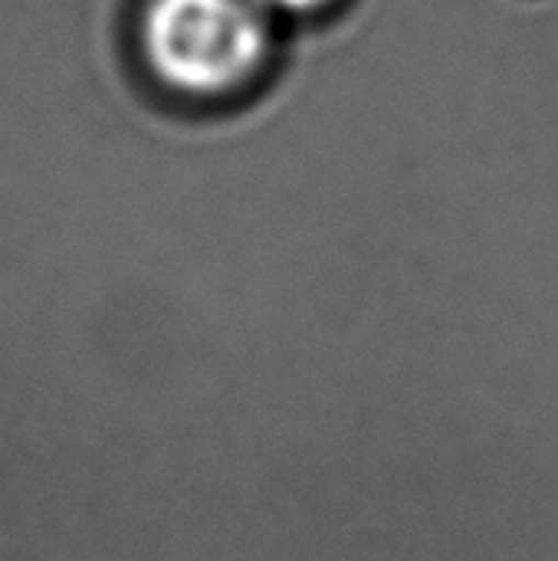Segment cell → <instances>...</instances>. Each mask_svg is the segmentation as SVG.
<instances>
[{"label": "cell", "mask_w": 558, "mask_h": 561, "mask_svg": "<svg viewBox=\"0 0 558 561\" xmlns=\"http://www.w3.org/2000/svg\"><path fill=\"white\" fill-rule=\"evenodd\" d=\"M263 10H280V13H309L322 7L326 0H257Z\"/></svg>", "instance_id": "7a4b0ae2"}, {"label": "cell", "mask_w": 558, "mask_h": 561, "mask_svg": "<svg viewBox=\"0 0 558 561\" xmlns=\"http://www.w3.org/2000/svg\"><path fill=\"white\" fill-rule=\"evenodd\" d=\"M141 46L155 76L187 95L243 85L266 56V20L257 0H151Z\"/></svg>", "instance_id": "6da1fadb"}]
</instances>
